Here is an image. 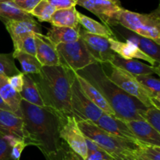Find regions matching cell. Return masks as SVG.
Returning <instances> with one entry per match:
<instances>
[{"mask_svg": "<svg viewBox=\"0 0 160 160\" xmlns=\"http://www.w3.org/2000/svg\"><path fill=\"white\" fill-rule=\"evenodd\" d=\"M20 111L27 135L25 142L37 146L45 156L56 152L63 142L59 130L65 116L49 107L37 106L23 99Z\"/></svg>", "mask_w": 160, "mask_h": 160, "instance_id": "1", "label": "cell"}, {"mask_svg": "<svg viewBox=\"0 0 160 160\" xmlns=\"http://www.w3.org/2000/svg\"><path fill=\"white\" fill-rule=\"evenodd\" d=\"M100 91L115 113V117L127 122L144 120L148 107L114 83L105 72L103 64L94 63L76 72Z\"/></svg>", "mask_w": 160, "mask_h": 160, "instance_id": "2", "label": "cell"}, {"mask_svg": "<svg viewBox=\"0 0 160 160\" xmlns=\"http://www.w3.org/2000/svg\"><path fill=\"white\" fill-rule=\"evenodd\" d=\"M31 75L37 84L45 106L64 116L73 115L70 108V91L74 72L59 64L42 66L38 74Z\"/></svg>", "mask_w": 160, "mask_h": 160, "instance_id": "3", "label": "cell"}, {"mask_svg": "<svg viewBox=\"0 0 160 160\" xmlns=\"http://www.w3.org/2000/svg\"><path fill=\"white\" fill-rule=\"evenodd\" d=\"M84 136L109 153L114 159L136 160L134 153L141 143L110 134L92 121L77 120Z\"/></svg>", "mask_w": 160, "mask_h": 160, "instance_id": "4", "label": "cell"}, {"mask_svg": "<svg viewBox=\"0 0 160 160\" xmlns=\"http://www.w3.org/2000/svg\"><path fill=\"white\" fill-rule=\"evenodd\" d=\"M117 23L135 34L160 43L159 8L148 14L138 13L122 8L117 15Z\"/></svg>", "mask_w": 160, "mask_h": 160, "instance_id": "5", "label": "cell"}, {"mask_svg": "<svg viewBox=\"0 0 160 160\" xmlns=\"http://www.w3.org/2000/svg\"><path fill=\"white\" fill-rule=\"evenodd\" d=\"M56 49L60 65L74 72L97 62L81 38L73 42L58 44Z\"/></svg>", "mask_w": 160, "mask_h": 160, "instance_id": "6", "label": "cell"}, {"mask_svg": "<svg viewBox=\"0 0 160 160\" xmlns=\"http://www.w3.org/2000/svg\"><path fill=\"white\" fill-rule=\"evenodd\" d=\"M70 108L77 120L92 121L95 122L103 114L102 111L94 104L84 93L80 86L76 74L71 84Z\"/></svg>", "mask_w": 160, "mask_h": 160, "instance_id": "7", "label": "cell"}, {"mask_svg": "<svg viewBox=\"0 0 160 160\" xmlns=\"http://www.w3.org/2000/svg\"><path fill=\"white\" fill-rule=\"evenodd\" d=\"M110 66L111 73L109 77L114 83L148 108L155 107L148 91L137 81L134 75L111 64Z\"/></svg>", "mask_w": 160, "mask_h": 160, "instance_id": "8", "label": "cell"}, {"mask_svg": "<svg viewBox=\"0 0 160 160\" xmlns=\"http://www.w3.org/2000/svg\"><path fill=\"white\" fill-rule=\"evenodd\" d=\"M59 136L72 151L83 160H86L88 155L86 137L80 129L74 116L67 115L63 118Z\"/></svg>", "mask_w": 160, "mask_h": 160, "instance_id": "9", "label": "cell"}, {"mask_svg": "<svg viewBox=\"0 0 160 160\" xmlns=\"http://www.w3.org/2000/svg\"><path fill=\"white\" fill-rule=\"evenodd\" d=\"M79 35L89 53L97 62L101 64L110 63L116 55L110 48L109 41V38L110 37L91 34L87 32L81 25L79 28Z\"/></svg>", "mask_w": 160, "mask_h": 160, "instance_id": "10", "label": "cell"}, {"mask_svg": "<svg viewBox=\"0 0 160 160\" xmlns=\"http://www.w3.org/2000/svg\"><path fill=\"white\" fill-rule=\"evenodd\" d=\"M77 5L82 6L97 16L106 26L118 24L117 15L123 8L120 3L107 0H77Z\"/></svg>", "mask_w": 160, "mask_h": 160, "instance_id": "11", "label": "cell"}, {"mask_svg": "<svg viewBox=\"0 0 160 160\" xmlns=\"http://www.w3.org/2000/svg\"><path fill=\"white\" fill-rule=\"evenodd\" d=\"M0 133L18 141L27 137L23 119L7 110L0 109Z\"/></svg>", "mask_w": 160, "mask_h": 160, "instance_id": "12", "label": "cell"}, {"mask_svg": "<svg viewBox=\"0 0 160 160\" xmlns=\"http://www.w3.org/2000/svg\"><path fill=\"white\" fill-rule=\"evenodd\" d=\"M94 123L96 124L98 127L102 129L103 130L110 134L114 135V136H119V137L123 138V139L135 143H142L136 138L134 133L131 132L128 125H127L126 122L120 119H117L114 116H110L104 113Z\"/></svg>", "mask_w": 160, "mask_h": 160, "instance_id": "13", "label": "cell"}, {"mask_svg": "<svg viewBox=\"0 0 160 160\" xmlns=\"http://www.w3.org/2000/svg\"><path fill=\"white\" fill-rule=\"evenodd\" d=\"M110 48L112 51L118 56H121L123 59H141L148 61L152 66H159L155 60L148 56L146 53L142 52L137 45L127 41L126 42H121L114 37L109 38Z\"/></svg>", "mask_w": 160, "mask_h": 160, "instance_id": "14", "label": "cell"}, {"mask_svg": "<svg viewBox=\"0 0 160 160\" xmlns=\"http://www.w3.org/2000/svg\"><path fill=\"white\" fill-rule=\"evenodd\" d=\"M36 42L35 56L42 66L59 65V60L56 46L42 34H34Z\"/></svg>", "mask_w": 160, "mask_h": 160, "instance_id": "15", "label": "cell"}, {"mask_svg": "<svg viewBox=\"0 0 160 160\" xmlns=\"http://www.w3.org/2000/svg\"><path fill=\"white\" fill-rule=\"evenodd\" d=\"M126 123L140 142L160 146V133L145 120L127 121Z\"/></svg>", "mask_w": 160, "mask_h": 160, "instance_id": "16", "label": "cell"}, {"mask_svg": "<svg viewBox=\"0 0 160 160\" xmlns=\"http://www.w3.org/2000/svg\"><path fill=\"white\" fill-rule=\"evenodd\" d=\"M109 64L121 68L134 75H144L157 74L159 75V66L148 65L134 59H123L116 54Z\"/></svg>", "mask_w": 160, "mask_h": 160, "instance_id": "17", "label": "cell"}, {"mask_svg": "<svg viewBox=\"0 0 160 160\" xmlns=\"http://www.w3.org/2000/svg\"><path fill=\"white\" fill-rule=\"evenodd\" d=\"M6 25V30L9 32L13 44L17 43L20 39L31 33L42 34L39 25L34 19L33 20H2Z\"/></svg>", "mask_w": 160, "mask_h": 160, "instance_id": "18", "label": "cell"}, {"mask_svg": "<svg viewBox=\"0 0 160 160\" xmlns=\"http://www.w3.org/2000/svg\"><path fill=\"white\" fill-rule=\"evenodd\" d=\"M75 74H76V77L78 78V81L79 83L81 89L84 92V93L87 96L88 98L94 104L96 105L98 108H100L105 114L115 117V113H114L113 110L109 104L107 100L103 97L102 94L100 93V91L97 88H95L92 83L87 81L85 78L80 76L76 72H75Z\"/></svg>", "mask_w": 160, "mask_h": 160, "instance_id": "19", "label": "cell"}, {"mask_svg": "<svg viewBox=\"0 0 160 160\" xmlns=\"http://www.w3.org/2000/svg\"><path fill=\"white\" fill-rule=\"evenodd\" d=\"M0 97L3 101L9 107L12 112L22 118L20 111V102L21 96L20 93L17 92L9 84L7 76L0 75Z\"/></svg>", "mask_w": 160, "mask_h": 160, "instance_id": "20", "label": "cell"}, {"mask_svg": "<svg viewBox=\"0 0 160 160\" xmlns=\"http://www.w3.org/2000/svg\"><path fill=\"white\" fill-rule=\"evenodd\" d=\"M79 28H68L52 25L45 36L56 46L58 44L69 43L78 40L80 39Z\"/></svg>", "mask_w": 160, "mask_h": 160, "instance_id": "21", "label": "cell"}, {"mask_svg": "<svg viewBox=\"0 0 160 160\" xmlns=\"http://www.w3.org/2000/svg\"><path fill=\"white\" fill-rule=\"evenodd\" d=\"M48 22L54 26L78 28L80 25L78 11L75 6L68 9H56Z\"/></svg>", "mask_w": 160, "mask_h": 160, "instance_id": "22", "label": "cell"}, {"mask_svg": "<svg viewBox=\"0 0 160 160\" xmlns=\"http://www.w3.org/2000/svg\"><path fill=\"white\" fill-rule=\"evenodd\" d=\"M128 42H132L135 45H137L142 52L146 53L148 56L152 58L158 64L160 62V48L159 45L155 42L152 39L148 38L143 37L139 35L132 33L128 35Z\"/></svg>", "mask_w": 160, "mask_h": 160, "instance_id": "23", "label": "cell"}, {"mask_svg": "<svg viewBox=\"0 0 160 160\" xmlns=\"http://www.w3.org/2000/svg\"><path fill=\"white\" fill-rule=\"evenodd\" d=\"M20 94L21 98L28 103L39 107L45 106L37 84L29 74H23V86Z\"/></svg>", "mask_w": 160, "mask_h": 160, "instance_id": "24", "label": "cell"}, {"mask_svg": "<svg viewBox=\"0 0 160 160\" xmlns=\"http://www.w3.org/2000/svg\"><path fill=\"white\" fill-rule=\"evenodd\" d=\"M0 19L2 20H33L34 17L20 9L13 2L2 1L0 2Z\"/></svg>", "mask_w": 160, "mask_h": 160, "instance_id": "25", "label": "cell"}, {"mask_svg": "<svg viewBox=\"0 0 160 160\" xmlns=\"http://www.w3.org/2000/svg\"><path fill=\"white\" fill-rule=\"evenodd\" d=\"M12 54L14 59H17L20 62L22 73L35 75L40 72L42 65L35 56L20 50H14Z\"/></svg>", "mask_w": 160, "mask_h": 160, "instance_id": "26", "label": "cell"}, {"mask_svg": "<svg viewBox=\"0 0 160 160\" xmlns=\"http://www.w3.org/2000/svg\"><path fill=\"white\" fill-rule=\"evenodd\" d=\"M137 81L148 91L152 97L154 106L160 109V82L152 75H134Z\"/></svg>", "mask_w": 160, "mask_h": 160, "instance_id": "27", "label": "cell"}, {"mask_svg": "<svg viewBox=\"0 0 160 160\" xmlns=\"http://www.w3.org/2000/svg\"><path fill=\"white\" fill-rule=\"evenodd\" d=\"M79 24L87 32L97 35L106 36V37H114L113 33L110 28L106 24L99 23L91 17H87L78 12Z\"/></svg>", "mask_w": 160, "mask_h": 160, "instance_id": "28", "label": "cell"}, {"mask_svg": "<svg viewBox=\"0 0 160 160\" xmlns=\"http://www.w3.org/2000/svg\"><path fill=\"white\" fill-rule=\"evenodd\" d=\"M134 157L136 160H160V146L141 143Z\"/></svg>", "mask_w": 160, "mask_h": 160, "instance_id": "29", "label": "cell"}, {"mask_svg": "<svg viewBox=\"0 0 160 160\" xmlns=\"http://www.w3.org/2000/svg\"><path fill=\"white\" fill-rule=\"evenodd\" d=\"M56 9L47 0H42L33 10L30 13L32 17H36L40 21H49Z\"/></svg>", "mask_w": 160, "mask_h": 160, "instance_id": "30", "label": "cell"}, {"mask_svg": "<svg viewBox=\"0 0 160 160\" xmlns=\"http://www.w3.org/2000/svg\"><path fill=\"white\" fill-rule=\"evenodd\" d=\"M20 72L16 66L12 54L0 53V75L10 77Z\"/></svg>", "mask_w": 160, "mask_h": 160, "instance_id": "31", "label": "cell"}, {"mask_svg": "<svg viewBox=\"0 0 160 160\" xmlns=\"http://www.w3.org/2000/svg\"><path fill=\"white\" fill-rule=\"evenodd\" d=\"M86 143L88 147V155L86 160H113V158L109 153L87 137Z\"/></svg>", "mask_w": 160, "mask_h": 160, "instance_id": "32", "label": "cell"}, {"mask_svg": "<svg viewBox=\"0 0 160 160\" xmlns=\"http://www.w3.org/2000/svg\"><path fill=\"white\" fill-rule=\"evenodd\" d=\"M35 33H31L22 39H20L17 43L13 44L14 50H20L24 53L35 56L36 55V42L34 38Z\"/></svg>", "mask_w": 160, "mask_h": 160, "instance_id": "33", "label": "cell"}, {"mask_svg": "<svg viewBox=\"0 0 160 160\" xmlns=\"http://www.w3.org/2000/svg\"><path fill=\"white\" fill-rule=\"evenodd\" d=\"M45 157L47 160H83L79 155L72 151L64 141L56 152Z\"/></svg>", "mask_w": 160, "mask_h": 160, "instance_id": "34", "label": "cell"}, {"mask_svg": "<svg viewBox=\"0 0 160 160\" xmlns=\"http://www.w3.org/2000/svg\"><path fill=\"white\" fill-rule=\"evenodd\" d=\"M17 141L18 140L0 133V160H14L12 157V147Z\"/></svg>", "mask_w": 160, "mask_h": 160, "instance_id": "35", "label": "cell"}, {"mask_svg": "<svg viewBox=\"0 0 160 160\" xmlns=\"http://www.w3.org/2000/svg\"><path fill=\"white\" fill-rule=\"evenodd\" d=\"M142 118L156 131L160 133V109H158L156 107L148 108L144 112Z\"/></svg>", "mask_w": 160, "mask_h": 160, "instance_id": "36", "label": "cell"}, {"mask_svg": "<svg viewBox=\"0 0 160 160\" xmlns=\"http://www.w3.org/2000/svg\"><path fill=\"white\" fill-rule=\"evenodd\" d=\"M41 1L42 0H15L13 3L22 10L30 13Z\"/></svg>", "mask_w": 160, "mask_h": 160, "instance_id": "37", "label": "cell"}, {"mask_svg": "<svg viewBox=\"0 0 160 160\" xmlns=\"http://www.w3.org/2000/svg\"><path fill=\"white\" fill-rule=\"evenodd\" d=\"M56 9H68L76 6L77 0H47Z\"/></svg>", "mask_w": 160, "mask_h": 160, "instance_id": "38", "label": "cell"}, {"mask_svg": "<svg viewBox=\"0 0 160 160\" xmlns=\"http://www.w3.org/2000/svg\"><path fill=\"white\" fill-rule=\"evenodd\" d=\"M8 78H9V84L11 85V86L17 92H21L23 86V73L20 72V73L17 74V75H14L12 76L8 77Z\"/></svg>", "mask_w": 160, "mask_h": 160, "instance_id": "39", "label": "cell"}, {"mask_svg": "<svg viewBox=\"0 0 160 160\" xmlns=\"http://www.w3.org/2000/svg\"><path fill=\"white\" fill-rule=\"evenodd\" d=\"M28 144L25 141H18L12 145V157L14 160H20V155L25 147Z\"/></svg>", "mask_w": 160, "mask_h": 160, "instance_id": "40", "label": "cell"}, {"mask_svg": "<svg viewBox=\"0 0 160 160\" xmlns=\"http://www.w3.org/2000/svg\"><path fill=\"white\" fill-rule=\"evenodd\" d=\"M0 109H3V110H7V111H11V109L9 108V107L8 106L7 104H6V103H5L4 101L2 100V99L1 98V97H0Z\"/></svg>", "mask_w": 160, "mask_h": 160, "instance_id": "41", "label": "cell"}, {"mask_svg": "<svg viewBox=\"0 0 160 160\" xmlns=\"http://www.w3.org/2000/svg\"><path fill=\"white\" fill-rule=\"evenodd\" d=\"M107 1L114 2V3H120V1H119V0H107Z\"/></svg>", "mask_w": 160, "mask_h": 160, "instance_id": "42", "label": "cell"}, {"mask_svg": "<svg viewBox=\"0 0 160 160\" xmlns=\"http://www.w3.org/2000/svg\"><path fill=\"white\" fill-rule=\"evenodd\" d=\"M2 1H11V2H14L15 0H0V2H2Z\"/></svg>", "mask_w": 160, "mask_h": 160, "instance_id": "43", "label": "cell"}, {"mask_svg": "<svg viewBox=\"0 0 160 160\" xmlns=\"http://www.w3.org/2000/svg\"><path fill=\"white\" fill-rule=\"evenodd\" d=\"M113 160H117V159H114V158H113Z\"/></svg>", "mask_w": 160, "mask_h": 160, "instance_id": "44", "label": "cell"}]
</instances>
